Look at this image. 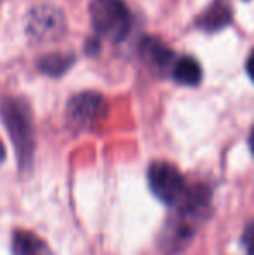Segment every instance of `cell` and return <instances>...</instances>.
<instances>
[{
  "label": "cell",
  "mask_w": 254,
  "mask_h": 255,
  "mask_svg": "<svg viewBox=\"0 0 254 255\" xmlns=\"http://www.w3.org/2000/svg\"><path fill=\"white\" fill-rule=\"evenodd\" d=\"M209 210V193L202 186L188 188L181 202L176 205V214L166 228V242L171 247L183 245L197 231Z\"/></svg>",
  "instance_id": "6da1fadb"
},
{
  "label": "cell",
  "mask_w": 254,
  "mask_h": 255,
  "mask_svg": "<svg viewBox=\"0 0 254 255\" xmlns=\"http://www.w3.org/2000/svg\"><path fill=\"white\" fill-rule=\"evenodd\" d=\"M3 124H5L9 135L16 148L17 160L21 167H28L33 156V125H31V115L26 103L16 98H9L0 106Z\"/></svg>",
  "instance_id": "7a4b0ae2"
},
{
  "label": "cell",
  "mask_w": 254,
  "mask_h": 255,
  "mask_svg": "<svg viewBox=\"0 0 254 255\" xmlns=\"http://www.w3.org/2000/svg\"><path fill=\"white\" fill-rule=\"evenodd\" d=\"M89 14L96 33L106 40L120 42L131 30V14L122 0H92Z\"/></svg>",
  "instance_id": "3957f363"
},
{
  "label": "cell",
  "mask_w": 254,
  "mask_h": 255,
  "mask_svg": "<svg viewBox=\"0 0 254 255\" xmlns=\"http://www.w3.org/2000/svg\"><path fill=\"white\" fill-rule=\"evenodd\" d=\"M106 115V101L94 92H82L70 99L66 108V120L73 130H91Z\"/></svg>",
  "instance_id": "277c9868"
},
{
  "label": "cell",
  "mask_w": 254,
  "mask_h": 255,
  "mask_svg": "<svg viewBox=\"0 0 254 255\" xmlns=\"http://www.w3.org/2000/svg\"><path fill=\"white\" fill-rule=\"evenodd\" d=\"M148 182L153 195L167 205H178L188 189L180 170L166 161H155L150 167Z\"/></svg>",
  "instance_id": "5b68a950"
},
{
  "label": "cell",
  "mask_w": 254,
  "mask_h": 255,
  "mask_svg": "<svg viewBox=\"0 0 254 255\" xmlns=\"http://www.w3.org/2000/svg\"><path fill=\"white\" fill-rule=\"evenodd\" d=\"M64 31L63 12L54 7L42 5L31 10L28 17V33L37 40H56Z\"/></svg>",
  "instance_id": "8992f818"
},
{
  "label": "cell",
  "mask_w": 254,
  "mask_h": 255,
  "mask_svg": "<svg viewBox=\"0 0 254 255\" xmlns=\"http://www.w3.org/2000/svg\"><path fill=\"white\" fill-rule=\"evenodd\" d=\"M139 54L141 59L145 61V64L152 70L164 73L167 70H173L174 66V54L169 47L162 44L159 38H145L139 45Z\"/></svg>",
  "instance_id": "52a82bcc"
},
{
  "label": "cell",
  "mask_w": 254,
  "mask_h": 255,
  "mask_svg": "<svg viewBox=\"0 0 254 255\" xmlns=\"http://www.w3.org/2000/svg\"><path fill=\"white\" fill-rule=\"evenodd\" d=\"M14 255H52L49 245L30 231H16L12 236Z\"/></svg>",
  "instance_id": "ba28073f"
},
{
  "label": "cell",
  "mask_w": 254,
  "mask_h": 255,
  "mask_svg": "<svg viewBox=\"0 0 254 255\" xmlns=\"http://www.w3.org/2000/svg\"><path fill=\"white\" fill-rule=\"evenodd\" d=\"M171 75L181 85H197L202 78V68L195 57L185 56L174 63Z\"/></svg>",
  "instance_id": "9c48e42d"
},
{
  "label": "cell",
  "mask_w": 254,
  "mask_h": 255,
  "mask_svg": "<svg viewBox=\"0 0 254 255\" xmlns=\"http://www.w3.org/2000/svg\"><path fill=\"white\" fill-rule=\"evenodd\" d=\"M232 19L230 5L223 2H216L202 17L199 19V26L206 31H218L225 28Z\"/></svg>",
  "instance_id": "30bf717a"
},
{
  "label": "cell",
  "mask_w": 254,
  "mask_h": 255,
  "mask_svg": "<svg viewBox=\"0 0 254 255\" xmlns=\"http://www.w3.org/2000/svg\"><path fill=\"white\" fill-rule=\"evenodd\" d=\"M73 63V57L71 56H63V54H52V56H45L44 59H40L38 68H40L44 73L51 75V77H59L63 75L68 68Z\"/></svg>",
  "instance_id": "8fae6325"
},
{
  "label": "cell",
  "mask_w": 254,
  "mask_h": 255,
  "mask_svg": "<svg viewBox=\"0 0 254 255\" xmlns=\"http://www.w3.org/2000/svg\"><path fill=\"white\" fill-rule=\"evenodd\" d=\"M244 245L248 255H254V224H249L244 231Z\"/></svg>",
  "instance_id": "7c38bea8"
},
{
  "label": "cell",
  "mask_w": 254,
  "mask_h": 255,
  "mask_svg": "<svg viewBox=\"0 0 254 255\" xmlns=\"http://www.w3.org/2000/svg\"><path fill=\"white\" fill-rule=\"evenodd\" d=\"M246 70H248V75L251 77V80L254 82V49L251 51L248 57V63H246Z\"/></svg>",
  "instance_id": "4fadbf2b"
},
{
  "label": "cell",
  "mask_w": 254,
  "mask_h": 255,
  "mask_svg": "<svg viewBox=\"0 0 254 255\" xmlns=\"http://www.w3.org/2000/svg\"><path fill=\"white\" fill-rule=\"evenodd\" d=\"M3 158H5V148H3L2 141H0V163L3 161Z\"/></svg>",
  "instance_id": "5bb4252c"
},
{
  "label": "cell",
  "mask_w": 254,
  "mask_h": 255,
  "mask_svg": "<svg viewBox=\"0 0 254 255\" xmlns=\"http://www.w3.org/2000/svg\"><path fill=\"white\" fill-rule=\"evenodd\" d=\"M249 144H251V151L254 154V127H253V132H251V137H249Z\"/></svg>",
  "instance_id": "9a60e30c"
}]
</instances>
